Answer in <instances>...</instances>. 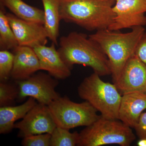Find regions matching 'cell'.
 Wrapping results in <instances>:
<instances>
[{"label":"cell","mask_w":146,"mask_h":146,"mask_svg":"<svg viewBox=\"0 0 146 146\" xmlns=\"http://www.w3.org/2000/svg\"><path fill=\"white\" fill-rule=\"evenodd\" d=\"M58 52L71 69L74 65L91 68L99 75L111 74L109 60L98 44L82 33L73 31L59 39Z\"/></svg>","instance_id":"1"},{"label":"cell","mask_w":146,"mask_h":146,"mask_svg":"<svg viewBox=\"0 0 146 146\" xmlns=\"http://www.w3.org/2000/svg\"><path fill=\"white\" fill-rule=\"evenodd\" d=\"M115 0H60V18L89 31L108 29L114 21Z\"/></svg>","instance_id":"2"},{"label":"cell","mask_w":146,"mask_h":146,"mask_svg":"<svg viewBox=\"0 0 146 146\" xmlns=\"http://www.w3.org/2000/svg\"><path fill=\"white\" fill-rule=\"evenodd\" d=\"M127 33L104 29L90 35L109 60L113 81L119 75L127 60L135 54L136 48L145 31L144 27H135Z\"/></svg>","instance_id":"3"},{"label":"cell","mask_w":146,"mask_h":146,"mask_svg":"<svg viewBox=\"0 0 146 146\" xmlns=\"http://www.w3.org/2000/svg\"><path fill=\"white\" fill-rule=\"evenodd\" d=\"M119 92L114 83L103 81L95 72L85 78L78 88L80 98L89 102L102 117L110 119H118L122 96Z\"/></svg>","instance_id":"4"},{"label":"cell","mask_w":146,"mask_h":146,"mask_svg":"<svg viewBox=\"0 0 146 146\" xmlns=\"http://www.w3.org/2000/svg\"><path fill=\"white\" fill-rule=\"evenodd\" d=\"M118 119L102 117L80 133L78 146H101L117 144L129 146L136 140L131 128Z\"/></svg>","instance_id":"5"},{"label":"cell","mask_w":146,"mask_h":146,"mask_svg":"<svg viewBox=\"0 0 146 146\" xmlns=\"http://www.w3.org/2000/svg\"><path fill=\"white\" fill-rule=\"evenodd\" d=\"M48 106L56 126L69 130L88 126L102 116L88 102H75L67 96L59 97Z\"/></svg>","instance_id":"6"},{"label":"cell","mask_w":146,"mask_h":146,"mask_svg":"<svg viewBox=\"0 0 146 146\" xmlns=\"http://www.w3.org/2000/svg\"><path fill=\"white\" fill-rule=\"evenodd\" d=\"M16 82L20 89L17 101L22 102L27 97H31L38 103L48 106L60 97L55 90L59 84L58 80L49 74L35 73L26 79Z\"/></svg>","instance_id":"7"},{"label":"cell","mask_w":146,"mask_h":146,"mask_svg":"<svg viewBox=\"0 0 146 146\" xmlns=\"http://www.w3.org/2000/svg\"><path fill=\"white\" fill-rule=\"evenodd\" d=\"M114 21L108 29L119 31L146 25V0H115Z\"/></svg>","instance_id":"8"},{"label":"cell","mask_w":146,"mask_h":146,"mask_svg":"<svg viewBox=\"0 0 146 146\" xmlns=\"http://www.w3.org/2000/svg\"><path fill=\"white\" fill-rule=\"evenodd\" d=\"M56 127L48 106L37 103L21 121L15 123L14 129L19 130L18 137L23 138L35 134H51Z\"/></svg>","instance_id":"9"},{"label":"cell","mask_w":146,"mask_h":146,"mask_svg":"<svg viewBox=\"0 0 146 146\" xmlns=\"http://www.w3.org/2000/svg\"><path fill=\"white\" fill-rule=\"evenodd\" d=\"M113 82L122 95L134 92L146 94V64L133 55Z\"/></svg>","instance_id":"10"},{"label":"cell","mask_w":146,"mask_h":146,"mask_svg":"<svg viewBox=\"0 0 146 146\" xmlns=\"http://www.w3.org/2000/svg\"><path fill=\"white\" fill-rule=\"evenodd\" d=\"M7 16L19 46L33 48L46 44L48 37L44 25L24 21L11 13Z\"/></svg>","instance_id":"11"},{"label":"cell","mask_w":146,"mask_h":146,"mask_svg":"<svg viewBox=\"0 0 146 146\" xmlns=\"http://www.w3.org/2000/svg\"><path fill=\"white\" fill-rule=\"evenodd\" d=\"M54 43L49 46L39 45L33 48L39 59L40 70L46 71L54 78L63 80L70 77L72 69L60 56Z\"/></svg>","instance_id":"12"},{"label":"cell","mask_w":146,"mask_h":146,"mask_svg":"<svg viewBox=\"0 0 146 146\" xmlns=\"http://www.w3.org/2000/svg\"><path fill=\"white\" fill-rule=\"evenodd\" d=\"M14 56L11 79L15 81L29 78L40 70L38 58L33 48L21 46L13 50Z\"/></svg>","instance_id":"13"},{"label":"cell","mask_w":146,"mask_h":146,"mask_svg":"<svg viewBox=\"0 0 146 146\" xmlns=\"http://www.w3.org/2000/svg\"><path fill=\"white\" fill-rule=\"evenodd\" d=\"M146 109V94L134 92L123 95L118 119L131 128L136 126L141 114Z\"/></svg>","instance_id":"14"},{"label":"cell","mask_w":146,"mask_h":146,"mask_svg":"<svg viewBox=\"0 0 146 146\" xmlns=\"http://www.w3.org/2000/svg\"><path fill=\"white\" fill-rule=\"evenodd\" d=\"M37 103L35 99L29 97L20 105L0 107V133L5 134L12 131L16 121L23 119Z\"/></svg>","instance_id":"15"},{"label":"cell","mask_w":146,"mask_h":146,"mask_svg":"<svg viewBox=\"0 0 146 146\" xmlns=\"http://www.w3.org/2000/svg\"><path fill=\"white\" fill-rule=\"evenodd\" d=\"M44 8V26L48 39L56 46L58 45L59 26L61 21L60 0H42Z\"/></svg>","instance_id":"16"},{"label":"cell","mask_w":146,"mask_h":146,"mask_svg":"<svg viewBox=\"0 0 146 146\" xmlns=\"http://www.w3.org/2000/svg\"><path fill=\"white\" fill-rule=\"evenodd\" d=\"M0 3L22 20L44 25V14L42 9L29 5L23 0H0Z\"/></svg>","instance_id":"17"},{"label":"cell","mask_w":146,"mask_h":146,"mask_svg":"<svg viewBox=\"0 0 146 146\" xmlns=\"http://www.w3.org/2000/svg\"><path fill=\"white\" fill-rule=\"evenodd\" d=\"M5 7L1 4L0 8V50H9L18 46L16 36L11 26Z\"/></svg>","instance_id":"18"},{"label":"cell","mask_w":146,"mask_h":146,"mask_svg":"<svg viewBox=\"0 0 146 146\" xmlns=\"http://www.w3.org/2000/svg\"><path fill=\"white\" fill-rule=\"evenodd\" d=\"M79 141L77 131L71 133L69 129L56 127L51 133L50 146H78Z\"/></svg>","instance_id":"19"},{"label":"cell","mask_w":146,"mask_h":146,"mask_svg":"<svg viewBox=\"0 0 146 146\" xmlns=\"http://www.w3.org/2000/svg\"><path fill=\"white\" fill-rule=\"evenodd\" d=\"M20 89L16 81L0 82V107L11 106L18 100Z\"/></svg>","instance_id":"20"},{"label":"cell","mask_w":146,"mask_h":146,"mask_svg":"<svg viewBox=\"0 0 146 146\" xmlns=\"http://www.w3.org/2000/svg\"><path fill=\"white\" fill-rule=\"evenodd\" d=\"M14 56L7 50L0 51V81H7L11 78L13 69Z\"/></svg>","instance_id":"21"},{"label":"cell","mask_w":146,"mask_h":146,"mask_svg":"<svg viewBox=\"0 0 146 146\" xmlns=\"http://www.w3.org/2000/svg\"><path fill=\"white\" fill-rule=\"evenodd\" d=\"M51 137L49 133L31 135L23 138L21 144L24 146H50Z\"/></svg>","instance_id":"22"},{"label":"cell","mask_w":146,"mask_h":146,"mask_svg":"<svg viewBox=\"0 0 146 146\" xmlns=\"http://www.w3.org/2000/svg\"><path fill=\"white\" fill-rule=\"evenodd\" d=\"M135 54L146 65V31L141 37L136 48Z\"/></svg>","instance_id":"23"},{"label":"cell","mask_w":146,"mask_h":146,"mask_svg":"<svg viewBox=\"0 0 146 146\" xmlns=\"http://www.w3.org/2000/svg\"><path fill=\"white\" fill-rule=\"evenodd\" d=\"M134 129L139 139L146 138V112H143L141 114Z\"/></svg>","instance_id":"24"},{"label":"cell","mask_w":146,"mask_h":146,"mask_svg":"<svg viewBox=\"0 0 146 146\" xmlns=\"http://www.w3.org/2000/svg\"><path fill=\"white\" fill-rule=\"evenodd\" d=\"M137 144L138 146H146V138L139 139Z\"/></svg>","instance_id":"25"}]
</instances>
